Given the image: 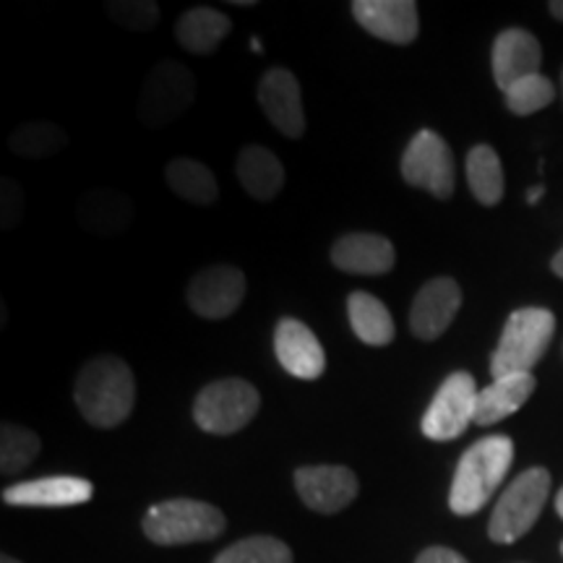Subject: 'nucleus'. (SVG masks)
Returning <instances> with one entry per match:
<instances>
[{
  "label": "nucleus",
  "mask_w": 563,
  "mask_h": 563,
  "mask_svg": "<svg viewBox=\"0 0 563 563\" xmlns=\"http://www.w3.org/2000/svg\"><path fill=\"white\" fill-rule=\"evenodd\" d=\"M0 563H21V561H16V559H11V555H3V559H0Z\"/></svg>",
  "instance_id": "37"
},
{
  "label": "nucleus",
  "mask_w": 563,
  "mask_h": 563,
  "mask_svg": "<svg viewBox=\"0 0 563 563\" xmlns=\"http://www.w3.org/2000/svg\"><path fill=\"white\" fill-rule=\"evenodd\" d=\"M258 104L274 129L287 139H300L306 131V112H302L300 84L292 70L269 68L258 84Z\"/></svg>",
  "instance_id": "13"
},
{
  "label": "nucleus",
  "mask_w": 563,
  "mask_h": 563,
  "mask_svg": "<svg viewBox=\"0 0 563 563\" xmlns=\"http://www.w3.org/2000/svg\"><path fill=\"white\" fill-rule=\"evenodd\" d=\"M543 63L540 42L527 30H504L493 42V79L504 91L511 84L534 76Z\"/></svg>",
  "instance_id": "17"
},
{
  "label": "nucleus",
  "mask_w": 563,
  "mask_h": 563,
  "mask_svg": "<svg viewBox=\"0 0 563 563\" xmlns=\"http://www.w3.org/2000/svg\"><path fill=\"white\" fill-rule=\"evenodd\" d=\"M37 454L40 439L30 428L16 426V422H3V428H0V473H21L37 460Z\"/></svg>",
  "instance_id": "27"
},
{
  "label": "nucleus",
  "mask_w": 563,
  "mask_h": 563,
  "mask_svg": "<svg viewBox=\"0 0 563 563\" xmlns=\"http://www.w3.org/2000/svg\"><path fill=\"white\" fill-rule=\"evenodd\" d=\"M74 399L84 420L95 428H115L136 405V382L129 363L115 355L95 357L84 365L74 386Z\"/></svg>",
  "instance_id": "1"
},
{
  "label": "nucleus",
  "mask_w": 563,
  "mask_h": 563,
  "mask_svg": "<svg viewBox=\"0 0 563 563\" xmlns=\"http://www.w3.org/2000/svg\"><path fill=\"white\" fill-rule=\"evenodd\" d=\"M397 253L391 241L373 232H352L334 243L332 264L340 272L363 274V277H378L394 269Z\"/></svg>",
  "instance_id": "18"
},
{
  "label": "nucleus",
  "mask_w": 563,
  "mask_h": 563,
  "mask_svg": "<svg viewBox=\"0 0 563 563\" xmlns=\"http://www.w3.org/2000/svg\"><path fill=\"white\" fill-rule=\"evenodd\" d=\"M76 220L91 235H121L133 222V201L115 188H95L76 203Z\"/></svg>",
  "instance_id": "19"
},
{
  "label": "nucleus",
  "mask_w": 563,
  "mask_h": 563,
  "mask_svg": "<svg viewBox=\"0 0 563 563\" xmlns=\"http://www.w3.org/2000/svg\"><path fill=\"white\" fill-rule=\"evenodd\" d=\"M551 13H553L555 19L563 21V0H553V3H551Z\"/></svg>",
  "instance_id": "35"
},
{
  "label": "nucleus",
  "mask_w": 563,
  "mask_h": 563,
  "mask_svg": "<svg viewBox=\"0 0 563 563\" xmlns=\"http://www.w3.org/2000/svg\"><path fill=\"white\" fill-rule=\"evenodd\" d=\"M514 462V441L509 435H485L456 464L449 506L460 517L477 514L490 501L493 493L504 483Z\"/></svg>",
  "instance_id": "2"
},
{
  "label": "nucleus",
  "mask_w": 563,
  "mask_h": 563,
  "mask_svg": "<svg viewBox=\"0 0 563 563\" xmlns=\"http://www.w3.org/2000/svg\"><path fill=\"white\" fill-rule=\"evenodd\" d=\"M548 493H551V475H548V470H525V473L504 490L496 509H493L488 525V534L493 543L509 545L517 543L519 538H525L540 519V511H543V506L548 501Z\"/></svg>",
  "instance_id": "5"
},
{
  "label": "nucleus",
  "mask_w": 563,
  "mask_h": 563,
  "mask_svg": "<svg viewBox=\"0 0 563 563\" xmlns=\"http://www.w3.org/2000/svg\"><path fill=\"white\" fill-rule=\"evenodd\" d=\"M534 386H538V382H534L532 373H514V376L493 378V384L477 394L475 422L477 426H493V422L509 418L532 397Z\"/></svg>",
  "instance_id": "20"
},
{
  "label": "nucleus",
  "mask_w": 563,
  "mask_h": 563,
  "mask_svg": "<svg viewBox=\"0 0 563 563\" xmlns=\"http://www.w3.org/2000/svg\"><path fill=\"white\" fill-rule=\"evenodd\" d=\"M24 214V191L13 178L0 180V228L13 230Z\"/></svg>",
  "instance_id": "31"
},
{
  "label": "nucleus",
  "mask_w": 563,
  "mask_h": 563,
  "mask_svg": "<svg viewBox=\"0 0 563 563\" xmlns=\"http://www.w3.org/2000/svg\"><path fill=\"white\" fill-rule=\"evenodd\" d=\"M467 183L483 207H496L504 199V167L496 150H490L488 144H477L470 150Z\"/></svg>",
  "instance_id": "25"
},
{
  "label": "nucleus",
  "mask_w": 563,
  "mask_h": 563,
  "mask_svg": "<svg viewBox=\"0 0 563 563\" xmlns=\"http://www.w3.org/2000/svg\"><path fill=\"white\" fill-rule=\"evenodd\" d=\"M238 178L251 199L272 201L277 199L282 186H285V167L277 154L266 146L249 144L238 154Z\"/></svg>",
  "instance_id": "21"
},
{
  "label": "nucleus",
  "mask_w": 563,
  "mask_h": 563,
  "mask_svg": "<svg viewBox=\"0 0 563 563\" xmlns=\"http://www.w3.org/2000/svg\"><path fill=\"white\" fill-rule=\"evenodd\" d=\"M274 352L282 368L302 382H316L327 371V352L311 329L298 319H279L274 329Z\"/></svg>",
  "instance_id": "14"
},
{
  "label": "nucleus",
  "mask_w": 563,
  "mask_h": 563,
  "mask_svg": "<svg viewBox=\"0 0 563 563\" xmlns=\"http://www.w3.org/2000/svg\"><path fill=\"white\" fill-rule=\"evenodd\" d=\"M245 298V274L238 266L217 264L196 274L188 285V306L201 319H228Z\"/></svg>",
  "instance_id": "10"
},
{
  "label": "nucleus",
  "mask_w": 563,
  "mask_h": 563,
  "mask_svg": "<svg viewBox=\"0 0 563 563\" xmlns=\"http://www.w3.org/2000/svg\"><path fill=\"white\" fill-rule=\"evenodd\" d=\"M262 397L256 386L243 378H222L203 386L194 402V420L201 431L230 435L243 431L256 418Z\"/></svg>",
  "instance_id": "6"
},
{
  "label": "nucleus",
  "mask_w": 563,
  "mask_h": 563,
  "mask_svg": "<svg viewBox=\"0 0 563 563\" xmlns=\"http://www.w3.org/2000/svg\"><path fill=\"white\" fill-rule=\"evenodd\" d=\"M540 196H543V186L530 188V191H527V201H530V203H538V201H540Z\"/></svg>",
  "instance_id": "34"
},
{
  "label": "nucleus",
  "mask_w": 563,
  "mask_h": 563,
  "mask_svg": "<svg viewBox=\"0 0 563 563\" xmlns=\"http://www.w3.org/2000/svg\"><path fill=\"white\" fill-rule=\"evenodd\" d=\"M214 563H292V551L277 538L256 534V538H245L241 543L224 548Z\"/></svg>",
  "instance_id": "28"
},
{
  "label": "nucleus",
  "mask_w": 563,
  "mask_h": 563,
  "mask_svg": "<svg viewBox=\"0 0 563 563\" xmlns=\"http://www.w3.org/2000/svg\"><path fill=\"white\" fill-rule=\"evenodd\" d=\"M347 313L352 332L371 347H384L394 340V319L389 308L384 306L376 295L371 292H352L347 298Z\"/></svg>",
  "instance_id": "23"
},
{
  "label": "nucleus",
  "mask_w": 563,
  "mask_h": 563,
  "mask_svg": "<svg viewBox=\"0 0 563 563\" xmlns=\"http://www.w3.org/2000/svg\"><path fill=\"white\" fill-rule=\"evenodd\" d=\"M462 306V290L452 277H435L420 287L410 311V329L422 342H433L446 332Z\"/></svg>",
  "instance_id": "12"
},
{
  "label": "nucleus",
  "mask_w": 563,
  "mask_h": 563,
  "mask_svg": "<svg viewBox=\"0 0 563 563\" xmlns=\"http://www.w3.org/2000/svg\"><path fill=\"white\" fill-rule=\"evenodd\" d=\"M352 16L373 37L391 45H410L418 37V3L412 0H355Z\"/></svg>",
  "instance_id": "15"
},
{
  "label": "nucleus",
  "mask_w": 563,
  "mask_h": 563,
  "mask_svg": "<svg viewBox=\"0 0 563 563\" xmlns=\"http://www.w3.org/2000/svg\"><path fill=\"white\" fill-rule=\"evenodd\" d=\"M196 79L191 68L178 60H162L146 76L139 95V118L150 129H165L191 108Z\"/></svg>",
  "instance_id": "7"
},
{
  "label": "nucleus",
  "mask_w": 563,
  "mask_h": 563,
  "mask_svg": "<svg viewBox=\"0 0 563 563\" xmlns=\"http://www.w3.org/2000/svg\"><path fill=\"white\" fill-rule=\"evenodd\" d=\"M95 493V485L84 477L55 475L40 481L19 483L3 490V501L9 506H40V509H60V506L87 504Z\"/></svg>",
  "instance_id": "16"
},
{
  "label": "nucleus",
  "mask_w": 563,
  "mask_h": 563,
  "mask_svg": "<svg viewBox=\"0 0 563 563\" xmlns=\"http://www.w3.org/2000/svg\"><path fill=\"white\" fill-rule=\"evenodd\" d=\"M402 178L407 186L422 188L435 199L454 194V154L435 131H420L402 157Z\"/></svg>",
  "instance_id": "9"
},
{
  "label": "nucleus",
  "mask_w": 563,
  "mask_h": 563,
  "mask_svg": "<svg viewBox=\"0 0 563 563\" xmlns=\"http://www.w3.org/2000/svg\"><path fill=\"white\" fill-rule=\"evenodd\" d=\"M141 527L157 545L207 543L224 532V514L217 506L194 498H173L152 506Z\"/></svg>",
  "instance_id": "4"
},
{
  "label": "nucleus",
  "mask_w": 563,
  "mask_h": 563,
  "mask_svg": "<svg viewBox=\"0 0 563 563\" xmlns=\"http://www.w3.org/2000/svg\"><path fill=\"white\" fill-rule=\"evenodd\" d=\"M230 32L232 21L222 11L207 9V5L186 11L175 24V37L194 55H209Z\"/></svg>",
  "instance_id": "22"
},
{
  "label": "nucleus",
  "mask_w": 563,
  "mask_h": 563,
  "mask_svg": "<svg viewBox=\"0 0 563 563\" xmlns=\"http://www.w3.org/2000/svg\"><path fill=\"white\" fill-rule=\"evenodd\" d=\"M555 334V316L548 308H519L506 321L501 342L490 357V376L532 373Z\"/></svg>",
  "instance_id": "3"
},
{
  "label": "nucleus",
  "mask_w": 563,
  "mask_h": 563,
  "mask_svg": "<svg viewBox=\"0 0 563 563\" xmlns=\"http://www.w3.org/2000/svg\"><path fill=\"white\" fill-rule=\"evenodd\" d=\"M108 16L129 32H150L159 24V5L154 0H112L104 5Z\"/></svg>",
  "instance_id": "30"
},
{
  "label": "nucleus",
  "mask_w": 563,
  "mask_h": 563,
  "mask_svg": "<svg viewBox=\"0 0 563 563\" xmlns=\"http://www.w3.org/2000/svg\"><path fill=\"white\" fill-rule=\"evenodd\" d=\"M165 180L175 196H180L188 203H196V207H211L220 196L214 173L201 162L188 157L173 159L165 170Z\"/></svg>",
  "instance_id": "24"
},
{
  "label": "nucleus",
  "mask_w": 563,
  "mask_h": 563,
  "mask_svg": "<svg viewBox=\"0 0 563 563\" xmlns=\"http://www.w3.org/2000/svg\"><path fill=\"white\" fill-rule=\"evenodd\" d=\"M66 131L60 129L58 123L51 121H32L21 123L11 131L9 136V150L16 154V157L24 159H45L58 154L63 146H66Z\"/></svg>",
  "instance_id": "26"
},
{
  "label": "nucleus",
  "mask_w": 563,
  "mask_h": 563,
  "mask_svg": "<svg viewBox=\"0 0 563 563\" xmlns=\"http://www.w3.org/2000/svg\"><path fill=\"white\" fill-rule=\"evenodd\" d=\"M561 553H563V543H561Z\"/></svg>",
  "instance_id": "38"
},
{
  "label": "nucleus",
  "mask_w": 563,
  "mask_h": 563,
  "mask_svg": "<svg viewBox=\"0 0 563 563\" xmlns=\"http://www.w3.org/2000/svg\"><path fill=\"white\" fill-rule=\"evenodd\" d=\"M477 384L473 373L456 371L441 389L435 391L433 402L428 405L426 415H422V433L431 441H454L467 431L470 422H475V407H477Z\"/></svg>",
  "instance_id": "8"
},
{
  "label": "nucleus",
  "mask_w": 563,
  "mask_h": 563,
  "mask_svg": "<svg viewBox=\"0 0 563 563\" xmlns=\"http://www.w3.org/2000/svg\"><path fill=\"white\" fill-rule=\"evenodd\" d=\"M555 511H559L561 519H563V488L559 490V496H555Z\"/></svg>",
  "instance_id": "36"
},
{
  "label": "nucleus",
  "mask_w": 563,
  "mask_h": 563,
  "mask_svg": "<svg viewBox=\"0 0 563 563\" xmlns=\"http://www.w3.org/2000/svg\"><path fill=\"white\" fill-rule=\"evenodd\" d=\"M551 269H553V274L555 277H561L563 279V249L555 253L553 256V262H551Z\"/></svg>",
  "instance_id": "33"
},
{
  "label": "nucleus",
  "mask_w": 563,
  "mask_h": 563,
  "mask_svg": "<svg viewBox=\"0 0 563 563\" xmlns=\"http://www.w3.org/2000/svg\"><path fill=\"white\" fill-rule=\"evenodd\" d=\"M295 488L308 509L319 514H336L357 496V477L347 467H300L295 470Z\"/></svg>",
  "instance_id": "11"
},
{
  "label": "nucleus",
  "mask_w": 563,
  "mask_h": 563,
  "mask_svg": "<svg viewBox=\"0 0 563 563\" xmlns=\"http://www.w3.org/2000/svg\"><path fill=\"white\" fill-rule=\"evenodd\" d=\"M506 95V108H509L514 115H532V112L548 108L553 102L555 91L553 84L545 79L543 74L527 76V79L511 84Z\"/></svg>",
  "instance_id": "29"
},
{
  "label": "nucleus",
  "mask_w": 563,
  "mask_h": 563,
  "mask_svg": "<svg viewBox=\"0 0 563 563\" xmlns=\"http://www.w3.org/2000/svg\"><path fill=\"white\" fill-rule=\"evenodd\" d=\"M415 563H467V559L452 551V548H428V551L418 555Z\"/></svg>",
  "instance_id": "32"
}]
</instances>
